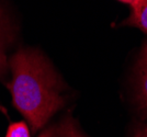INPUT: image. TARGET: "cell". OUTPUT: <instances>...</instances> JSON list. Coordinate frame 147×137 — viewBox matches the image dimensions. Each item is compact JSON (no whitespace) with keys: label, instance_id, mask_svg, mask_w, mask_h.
<instances>
[{"label":"cell","instance_id":"cell-1","mask_svg":"<svg viewBox=\"0 0 147 137\" xmlns=\"http://www.w3.org/2000/svg\"><path fill=\"white\" fill-rule=\"evenodd\" d=\"M12 78L7 85L13 106L32 133L41 131L65 105V82L41 50L24 47L8 59Z\"/></svg>","mask_w":147,"mask_h":137},{"label":"cell","instance_id":"cell-2","mask_svg":"<svg viewBox=\"0 0 147 137\" xmlns=\"http://www.w3.org/2000/svg\"><path fill=\"white\" fill-rule=\"evenodd\" d=\"M136 104L147 115V42L143 45L136 64Z\"/></svg>","mask_w":147,"mask_h":137},{"label":"cell","instance_id":"cell-3","mask_svg":"<svg viewBox=\"0 0 147 137\" xmlns=\"http://www.w3.org/2000/svg\"><path fill=\"white\" fill-rule=\"evenodd\" d=\"M37 137H88L80 128L76 120L66 115L40 133Z\"/></svg>","mask_w":147,"mask_h":137},{"label":"cell","instance_id":"cell-4","mask_svg":"<svg viewBox=\"0 0 147 137\" xmlns=\"http://www.w3.org/2000/svg\"><path fill=\"white\" fill-rule=\"evenodd\" d=\"M123 25H129L138 28L147 33V0H138L127 19L123 22Z\"/></svg>","mask_w":147,"mask_h":137},{"label":"cell","instance_id":"cell-5","mask_svg":"<svg viewBox=\"0 0 147 137\" xmlns=\"http://www.w3.org/2000/svg\"><path fill=\"white\" fill-rule=\"evenodd\" d=\"M6 137H31L29 126L25 122H14L8 127Z\"/></svg>","mask_w":147,"mask_h":137},{"label":"cell","instance_id":"cell-6","mask_svg":"<svg viewBox=\"0 0 147 137\" xmlns=\"http://www.w3.org/2000/svg\"><path fill=\"white\" fill-rule=\"evenodd\" d=\"M8 68H9V65H8V59L5 53L3 36H0V78L7 75Z\"/></svg>","mask_w":147,"mask_h":137},{"label":"cell","instance_id":"cell-7","mask_svg":"<svg viewBox=\"0 0 147 137\" xmlns=\"http://www.w3.org/2000/svg\"><path fill=\"white\" fill-rule=\"evenodd\" d=\"M7 28H8L7 17H6V14H5V11H3L2 8L0 7V36H3Z\"/></svg>","mask_w":147,"mask_h":137},{"label":"cell","instance_id":"cell-8","mask_svg":"<svg viewBox=\"0 0 147 137\" xmlns=\"http://www.w3.org/2000/svg\"><path fill=\"white\" fill-rule=\"evenodd\" d=\"M134 137H147V125L141 127L140 130H137Z\"/></svg>","mask_w":147,"mask_h":137},{"label":"cell","instance_id":"cell-9","mask_svg":"<svg viewBox=\"0 0 147 137\" xmlns=\"http://www.w3.org/2000/svg\"><path fill=\"white\" fill-rule=\"evenodd\" d=\"M120 1H122L124 3H129L131 7H134L136 3H137V1L138 0H120Z\"/></svg>","mask_w":147,"mask_h":137}]
</instances>
